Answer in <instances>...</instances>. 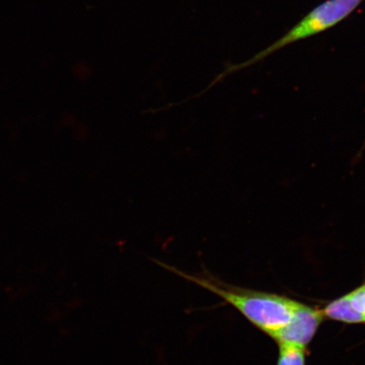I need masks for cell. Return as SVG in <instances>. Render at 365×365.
Listing matches in <instances>:
<instances>
[{
	"mask_svg": "<svg viewBox=\"0 0 365 365\" xmlns=\"http://www.w3.org/2000/svg\"><path fill=\"white\" fill-rule=\"evenodd\" d=\"M279 345L277 365H305L304 348L290 344Z\"/></svg>",
	"mask_w": 365,
	"mask_h": 365,
	"instance_id": "cell-5",
	"label": "cell"
},
{
	"mask_svg": "<svg viewBox=\"0 0 365 365\" xmlns=\"http://www.w3.org/2000/svg\"><path fill=\"white\" fill-rule=\"evenodd\" d=\"M323 314L326 317L335 321L350 324L365 323V316L353 307L349 294L328 304L323 310Z\"/></svg>",
	"mask_w": 365,
	"mask_h": 365,
	"instance_id": "cell-4",
	"label": "cell"
},
{
	"mask_svg": "<svg viewBox=\"0 0 365 365\" xmlns=\"http://www.w3.org/2000/svg\"><path fill=\"white\" fill-rule=\"evenodd\" d=\"M156 262L184 279L218 296L268 336L289 322L298 304L286 297L227 284L208 272L189 274L165 263Z\"/></svg>",
	"mask_w": 365,
	"mask_h": 365,
	"instance_id": "cell-1",
	"label": "cell"
},
{
	"mask_svg": "<svg viewBox=\"0 0 365 365\" xmlns=\"http://www.w3.org/2000/svg\"><path fill=\"white\" fill-rule=\"evenodd\" d=\"M323 312L298 303L289 323L270 336L277 344H290L305 349L323 321Z\"/></svg>",
	"mask_w": 365,
	"mask_h": 365,
	"instance_id": "cell-3",
	"label": "cell"
},
{
	"mask_svg": "<svg viewBox=\"0 0 365 365\" xmlns=\"http://www.w3.org/2000/svg\"><path fill=\"white\" fill-rule=\"evenodd\" d=\"M349 294L353 307L365 316V284Z\"/></svg>",
	"mask_w": 365,
	"mask_h": 365,
	"instance_id": "cell-6",
	"label": "cell"
},
{
	"mask_svg": "<svg viewBox=\"0 0 365 365\" xmlns=\"http://www.w3.org/2000/svg\"><path fill=\"white\" fill-rule=\"evenodd\" d=\"M361 1L362 0H329V1L322 4L321 6L317 8L316 10L305 17L299 24L297 25L284 38L278 40L270 47L257 53L250 61L240 63L239 65H230L226 67L225 70L212 81V84L209 86L210 88H212L213 86H215L219 81H222L226 76L232 74V73L239 71L242 68H248L250 66H252L253 63L261 61L264 58L270 56L272 53L277 51L278 49L285 47L287 44L329 29V27L334 26L337 22L348 16Z\"/></svg>",
	"mask_w": 365,
	"mask_h": 365,
	"instance_id": "cell-2",
	"label": "cell"
}]
</instances>
